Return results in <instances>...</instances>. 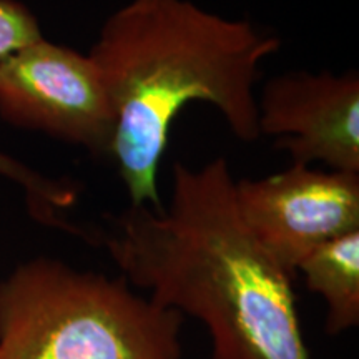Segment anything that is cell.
<instances>
[{
  "instance_id": "ba28073f",
  "label": "cell",
  "mask_w": 359,
  "mask_h": 359,
  "mask_svg": "<svg viewBox=\"0 0 359 359\" xmlns=\"http://www.w3.org/2000/svg\"><path fill=\"white\" fill-rule=\"evenodd\" d=\"M0 175L11 178L27 193L35 217L45 223L64 226L58 213L74 206L77 201V188L72 183L45 178L42 175L0 151Z\"/></svg>"
},
{
  "instance_id": "3957f363",
  "label": "cell",
  "mask_w": 359,
  "mask_h": 359,
  "mask_svg": "<svg viewBox=\"0 0 359 359\" xmlns=\"http://www.w3.org/2000/svg\"><path fill=\"white\" fill-rule=\"evenodd\" d=\"M183 316L123 276L34 258L0 280V359H182Z\"/></svg>"
},
{
  "instance_id": "52a82bcc",
  "label": "cell",
  "mask_w": 359,
  "mask_h": 359,
  "mask_svg": "<svg viewBox=\"0 0 359 359\" xmlns=\"http://www.w3.org/2000/svg\"><path fill=\"white\" fill-rule=\"evenodd\" d=\"M308 290L326 303V331L359 325V230L327 241L299 264Z\"/></svg>"
},
{
  "instance_id": "8992f818",
  "label": "cell",
  "mask_w": 359,
  "mask_h": 359,
  "mask_svg": "<svg viewBox=\"0 0 359 359\" xmlns=\"http://www.w3.org/2000/svg\"><path fill=\"white\" fill-rule=\"evenodd\" d=\"M259 135L275 138L291 163L359 173V75L286 72L257 97Z\"/></svg>"
},
{
  "instance_id": "9c48e42d",
  "label": "cell",
  "mask_w": 359,
  "mask_h": 359,
  "mask_svg": "<svg viewBox=\"0 0 359 359\" xmlns=\"http://www.w3.org/2000/svg\"><path fill=\"white\" fill-rule=\"evenodd\" d=\"M40 39L42 30L29 8L15 0H0V65Z\"/></svg>"
},
{
  "instance_id": "5b68a950",
  "label": "cell",
  "mask_w": 359,
  "mask_h": 359,
  "mask_svg": "<svg viewBox=\"0 0 359 359\" xmlns=\"http://www.w3.org/2000/svg\"><path fill=\"white\" fill-rule=\"evenodd\" d=\"M236 203L258 243L294 276L313 251L359 230V173L291 163L280 173L238 180Z\"/></svg>"
},
{
  "instance_id": "6da1fadb",
  "label": "cell",
  "mask_w": 359,
  "mask_h": 359,
  "mask_svg": "<svg viewBox=\"0 0 359 359\" xmlns=\"http://www.w3.org/2000/svg\"><path fill=\"white\" fill-rule=\"evenodd\" d=\"M102 243L130 285L206 327L212 359H311L293 276L246 226L223 156L175 161L168 205H128Z\"/></svg>"
},
{
  "instance_id": "277c9868",
  "label": "cell",
  "mask_w": 359,
  "mask_h": 359,
  "mask_svg": "<svg viewBox=\"0 0 359 359\" xmlns=\"http://www.w3.org/2000/svg\"><path fill=\"white\" fill-rule=\"evenodd\" d=\"M0 115L110 158L114 114L92 58L40 39L0 65Z\"/></svg>"
},
{
  "instance_id": "7a4b0ae2",
  "label": "cell",
  "mask_w": 359,
  "mask_h": 359,
  "mask_svg": "<svg viewBox=\"0 0 359 359\" xmlns=\"http://www.w3.org/2000/svg\"><path fill=\"white\" fill-rule=\"evenodd\" d=\"M280 39L188 0H132L111 13L88 57L114 114L110 160L130 205L161 208L158 172L170 132L190 103H208L231 133L257 142L255 87Z\"/></svg>"
}]
</instances>
